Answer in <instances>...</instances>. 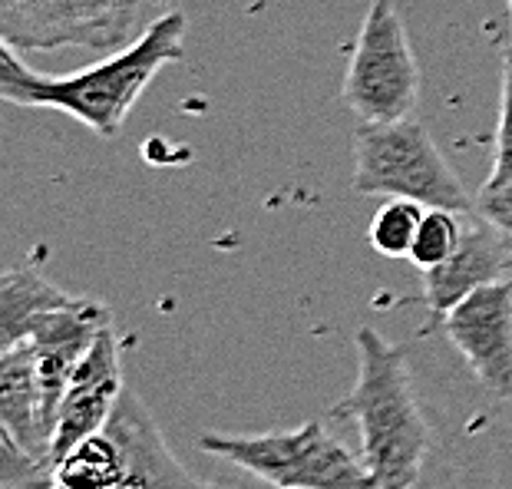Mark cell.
I'll list each match as a JSON object with an SVG mask.
<instances>
[{
    "label": "cell",
    "instance_id": "cell-17",
    "mask_svg": "<svg viewBox=\"0 0 512 489\" xmlns=\"http://www.w3.org/2000/svg\"><path fill=\"white\" fill-rule=\"evenodd\" d=\"M496 166H512V47L503 63V100L496 126Z\"/></svg>",
    "mask_w": 512,
    "mask_h": 489
},
{
    "label": "cell",
    "instance_id": "cell-14",
    "mask_svg": "<svg viewBox=\"0 0 512 489\" xmlns=\"http://www.w3.org/2000/svg\"><path fill=\"white\" fill-rule=\"evenodd\" d=\"M126 480V456L123 447L106 430L93 433L90 440L53 463L50 489H123Z\"/></svg>",
    "mask_w": 512,
    "mask_h": 489
},
{
    "label": "cell",
    "instance_id": "cell-15",
    "mask_svg": "<svg viewBox=\"0 0 512 489\" xmlns=\"http://www.w3.org/2000/svg\"><path fill=\"white\" fill-rule=\"evenodd\" d=\"M463 219L466 215L453 212V209H423L417 238H413V248H410L413 268L430 271V268L443 265L463 242V232H466Z\"/></svg>",
    "mask_w": 512,
    "mask_h": 489
},
{
    "label": "cell",
    "instance_id": "cell-9",
    "mask_svg": "<svg viewBox=\"0 0 512 489\" xmlns=\"http://www.w3.org/2000/svg\"><path fill=\"white\" fill-rule=\"evenodd\" d=\"M123 390L126 384L123 367H119V338L110 321L90 351L83 354V361L76 364L67 394H63L57 437H53V463L110 423Z\"/></svg>",
    "mask_w": 512,
    "mask_h": 489
},
{
    "label": "cell",
    "instance_id": "cell-1",
    "mask_svg": "<svg viewBox=\"0 0 512 489\" xmlns=\"http://www.w3.org/2000/svg\"><path fill=\"white\" fill-rule=\"evenodd\" d=\"M328 417L357 423L377 489H420L433 450V420L407 347L364 324L357 331V380Z\"/></svg>",
    "mask_w": 512,
    "mask_h": 489
},
{
    "label": "cell",
    "instance_id": "cell-10",
    "mask_svg": "<svg viewBox=\"0 0 512 489\" xmlns=\"http://www.w3.org/2000/svg\"><path fill=\"white\" fill-rule=\"evenodd\" d=\"M423 298L433 318H443L476 288H486L493 281L512 278V235L499 225L483 219L479 212L466 215V232L460 248L443 265L420 271Z\"/></svg>",
    "mask_w": 512,
    "mask_h": 489
},
{
    "label": "cell",
    "instance_id": "cell-21",
    "mask_svg": "<svg viewBox=\"0 0 512 489\" xmlns=\"http://www.w3.org/2000/svg\"><path fill=\"white\" fill-rule=\"evenodd\" d=\"M509 235H512V232H509Z\"/></svg>",
    "mask_w": 512,
    "mask_h": 489
},
{
    "label": "cell",
    "instance_id": "cell-8",
    "mask_svg": "<svg viewBox=\"0 0 512 489\" xmlns=\"http://www.w3.org/2000/svg\"><path fill=\"white\" fill-rule=\"evenodd\" d=\"M440 328L463 357L473 384L512 400V278L476 288L443 314Z\"/></svg>",
    "mask_w": 512,
    "mask_h": 489
},
{
    "label": "cell",
    "instance_id": "cell-11",
    "mask_svg": "<svg viewBox=\"0 0 512 489\" xmlns=\"http://www.w3.org/2000/svg\"><path fill=\"white\" fill-rule=\"evenodd\" d=\"M123 447L126 480L123 489H215L212 480L189 473L162 437L156 417L149 414L136 390H123L110 423L103 427Z\"/></svg>",
    "mask_w": 512,
    "mask_h": 489
},
{
    "label": "cell",
    "instance_id": "cell-6",
    "mask_svg": "<svg viewBox=\"0 0 512 489\" xmlns=\"http://www.w3.org/2000/svg\"><path fill=\"white\" fill-rule=\"evenodd\" d=\"M341 96L361 123H397L417 110L420 67L403 17L390 0L370 4L354 43L351 67L344 73Z\"/></svg>",
    "mask_w": 512,
    "mask_h": 489
},
{
    "label": "cell",
    "instance_id": "cell-7",
    "mask_svg": "<svg viewBox=\"0 0 512 489\" xmlns=\"http://www.w3.org/2000/svg\"><path fill=\"white\" fill-rule=\"evenodd\" d=\"M146 0H0V34L14 50L129 47Z\"/></svg>",
    "mask_w": 512,
    "mask_h": 489
},
{
    "label": "cell",
    "instance_id": "cell-16",
    "mask_svg": "<svg viewBox=\"0 0 512 489\" xmlns=\"http://www.w3.org/2000/svg\"><path fill=\"white\" fill-rule=\"evenodd\" d=\"M423 209H427V205H420V202L390 199L384 209L374 215V222H370V232H367L370 245L387 258H410Z\"/></svg>",
    "mask_w": 512,
    "mask_h": 489
},
{
    "label": "cell",
    "instance_id": "cell-19",
    "mask_svg": "<svg viewBox=\"0 0 512 489\" xmlns=\"http://www.w3.org/2000/svg\"><path fill=\"white\" fill-rule=\"evenodd\" d=\"M149 4H162V7H172L176 0H149Z\"/></svg>",
    "mask_w": 512,
    "mask_h": 489
},
{
    "label": "cell",
    "instance_id": "cell-20",
    "mask_svg": "<svg viewBox=\"0 0 512 489\" xmlns=\"http://www.w3.org/2000/svg\"><path fill=\"white\" fill-rule=\"evenodd\" d=\"M506 4H509V17H512V0H506Z\"/></svg>",
    "mask_w": 512,
    "mask_h": 489
},
{
    "label": "cell",
    "instance_id": "cell-18",
    "mask_svg": "<svg viewBox=\"0 0 512 489\" xmlns=\"http://www.w3.org/2000/svg\"><path fill=\"white\" fill-rule=\"evenodd\" d=\"M232 466V463H228ZM215 489H281V486H271L265 483L261 476L242 470V466H232V470H219V476H215Z\"/></svg>",
    "mask_w": 512,
    "mask_h": 489
},
{
    "label": "cell",
    "instance_id": "cell-12",
    "mask_svg": "<svg viewBox=\"0 0 512 489\" xmlns=\"http://www.w3.org/2000/svg\"><path fill=\"white\" fill-rule=\"evenodd\" d=\"M0 433L10 437L20 450L53 463V423L47 400H43L34 344L17 341L0 351Z\"/></svg>",
    "mask_w": 512,
    "mask_h": 489
},
{
    "label": "cell",
    "instance_id": "cell-3",
    "mask_svg": "<svg viewBox=\"0 0 512 489\" xmlns=\"http://www.w3.org/2000/svg\"><path fill=\"white\" fill-rule=\"evenodd\" d=\"M199 450L281 489H377L364 456L344 447L321 417L294 430L205 433Z\"/></svg>",
    "mask_w": 512,
    "mask_h": 489
},
{
    "label": "cell",
    "instance_id": "cell-13",
    "mask_svg": "<svg viewBox=\"0 0 512 489\" xmlns=\"http://www.w3.org/2000/svg\"><path fill=\"white\" fill-rule=\"evenodd\" d=\"M80 298L70 295L57 285H50L47 278L34 268H10L0 278V351L14 347L20 331L30 318H37L43 311H57L76 304Z\"/></svg>",
    "mask_w": 512,
    "mask_h": 489
},
{
    "label": "cell",
    "instance_id": "cell-5",
    "mask_svg": "<svg viewBox=\"0 0 512 489\" xmlns=\"http://www.w3.org/2000/svg\"><path fill=\"white\" fill-rule=\"evenodd\" d=\"M427 410L433 450L420 489H512V400L479 387L463 414L446 394L427 400Z\"/></svg>",
    "mask_w": 512,
    "mask_h": 489
},
{
    "label": "cell",
    "instance_id": "cell-2",
    "mask_svg": "<svg viewBox=\"0 0 512 489\" xmlns=\"http://www.w3.org/2000/svg\"><path fill=\"white\" fill-rule=\"evenodd\" d=\"M185 30L189 20L179 10H169L152 20L146 34L129 47L110 53L100 63L67 76H43L17 60L14 47H0V96L14 106H43L60 110L96 136L110 139L126 123L129 110L156 80L162 67L185 57Z\"/></svg>",
    "mask_w": 512,
    "mask_h": 489
},
{
    "label": "cell",
    "instance_id": "cell-4",
    "mask_svg": "<svg viewBox=\"0 0 512 489\" xmlns=\"http://www.w3.org/2000/svg\"><path fill=\"white\" fill-rule=\"evenodd\" d=\"M354 189L361 195L410 199L427 209L476 212V199H470L463 179L417 119L357 126Z\"/></svg>",
    "mask_w": 512,
    "mask_h": 489
}]
</instances>
